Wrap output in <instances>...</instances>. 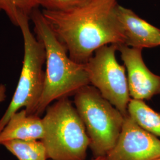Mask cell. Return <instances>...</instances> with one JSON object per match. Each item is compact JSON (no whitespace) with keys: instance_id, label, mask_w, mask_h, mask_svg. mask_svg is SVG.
<instances>
[{"instance_id":"cell-7","label":"cell","mask_w":160,"mask_h":160,"mask_svg":"<svg viewBox=\"0 0 160 160\" xmlns=\"http://www.w3.org/2000/svg\"><path fill=\"white\" fill-rule=\"evenodd\" d=\"M108 160H157L160 158V139L143 129L128 114L118 141Z\"/></svg>"},{"instance_id":"cell-2","label":"cell","mask_w":160,"mask_h":160,"mask_svg":"<svg viewBox=\"0 0 160 160\" xmlns=\"http://www.w3.org/2000/svg\"><path fill=\"white\" fill-rule=\"evenodd\" d=\"M30 20L36 36L46 52L44 87L35 114L40 116L53 101L74 96L90 83L85 64L77 63L70 58L38 8L31 14Z\"/></svg>"},{"instance_id":"cell-10","label":"cell","mask_w":160,"mask_h":160,"mask_svg":"<svg viewBox=\"0 0 160 160\" xmlns=\"http://www.w3.org/2000/svg\"><path fill=\"white\" fill-rule=\"evenodd\" d=\"M43 137L42 119L23 109L13 114L0 132V145L12 140L41 141Z\"/></svg>"},{"instance_id":"cell-11","label":"cell","mask_w":160,"mask_h":160,"mask_svg":"<svg viewBox=\"0 0 160 160\" xmlns=\"http://www.w3.org/2000/svg\"><path fill=\"white\" fill-rule=\"evenodd\" d=\"M128 113L143 129L160 137V114L144 101L131 99L128 106Z\"/></svg>"},{"instance_id":"cell-15","label":"cell","mask_w":160,"mask_h":160,"mask_svg":"<svg viewBox=\"0 0 160 160\" xmlns=\"http://www.w3.org/2000/svg\"><path fill=\"white\" fill-rule=\"evenodd\" d=\"M6 98V87L4 84H0V103L4 102Z\"/></svg>"},{"instance_id":"cell-6","label":"cell","mask_w":160,"mask_h":160,"mask_svg":"<svg viewBox=\"0 0 160 160\" xmlns=\"http://www.w3.org/2000/svg\"><path fill=\"white\" fill-rule=\"evenodd\" d=\"M117 45L103 46L85 64L90 83L123 114L128 113L129 95L125 67L118 62Z\"/></svg>"},{"instance_id":"cell-16","label":"cell","mask_w":160,"mask_h":160,"mask_svg":"<svg viewBox=\"0 0 160 160\" xmlns=\"http://www.w3.org/2000/svg\"><path fill=\"white\" fill-rule=\"evenodd\" d=\"M92 160H108L106 156H104V157H95Z\"/></svg>"},{"instance_id":"cell-17","label":"cell","mask_w":160,"mask_h":160,"mask_svg":"<svg viewBox=\"0 0 160 160\" xmlns=\"http://www.w3.org/2000/svg\"><path fill=\"white\" fill-rule=\"evenodd\" d=\"M160 160V158H159V159H158V160Z\"/></svg>"},{"instance_id":"cell-14","label":"cell","mask_w":160,"mask_h":160,"mask_svg":"<svg viewBox=\"0 0 160 160\" xmlns=\"http://www.w3.org/2000/svg\"><path fill=\"white\" fill-rule=\"evenodd\" d=\"M89 0H36L43 10L53 12H64L78 7Z\"/></svg>"},{"instance_id":"cell-5","label":"cell","mask_w":160,"mask_h":160,"mask_svg":"<svg viewBox=\"0 0 160 160\" xmlns=\"http://www.w3.org/2000/svg\"><path fill=\"white\" fill-rule=\"evenodd\" d=\"M30 18L21 16L18 26L24 43L23 65L17 88L5 113L0 119V132L10 118L24 108L29 114H36L45 82L43 69L46 62V52L43 43L32 33L29 24Z\"/></svg>"},{"instance_id":"cell-13","label":"cell","mask_w":160,"mask_h":160,"mask_svg":"<svg viewBox=\"0 0 160 160\" xmlns=\"http://www.w3.org/2000/svg\"><path fill=\"white\" fill-rule=\"evenodd\" d=\"M38 7L36 0H0V12H4L16 26L19 17L26 16L30 18L32 12Z\"/></svg>"},{"instance_id":"cell-12","label":"cell","mask_w":160,"mask_h":160,"mask_svg":"<svg viewBox=\"0 0 160 160\" xmlns=\"http://www.w3.org/2000/svg\"><path fill=\"white\" fill-rule=\"evenodd\" d=\"M18 160H48L44 144L39 140H12L2 143Z\"/></svg>"},{"instance_id":"cell-8","label":"cell","mask_w":160,"mask_h":160,"mask_svg":"<svg viewBox=\"0 0 160 160\" xmlns=\"http://www.w3.org/2000/svg\"><path fill=\"white\" fill-rule=\"evenodd\" d=\"M118 46L127 72L129 95L131 99L149 100L160 94V76L151 71L143 61L142 49L126 45Z\"/></svg>"},{"instance_id":"cell-4","label":"cell","mask_w":160,"mask_h":160,"mask_svg":"<svg viewBox=\"0 0 160 160\" xmlns=\"http://www.w3.org/2000/svg\"><path fill=\"white\" fill-rule=\"evenodd\" d=\"M74 103L86 128L94 158L106 156L118 141L125 116L90 85L75 94Z\"/></svg>"},{"instance_id":"cell-9","label":"cell","mask_w":160,"mask_h":160,"mask_svg":"<svg viewBox=\"0 0 160 160\" xmlns=\"http://www.w3.org/2000/svg\"><path fill=\"white\" fill-rule=\"evenodd\" d=\"M116 19L124 38V45L143 49L160 46V29L143 20L131 9L117 5Z\"/></svg>"},{"instance_id":"cell-1","label":"cell","mask_w":160,"mask_h":160,"mask_svg":"<svg viewBox=\"0 0 160 160\" xmlns=\"http://www.w3.org/2000/svg\"><path fill=\"white\" fill-rule=\"evenodd\" d=\"M118 1L89 0L67 11L42 12L70 58L77 63L86 64L99 48L124 45L115 14Z\"/></svg>"},{"instance_id":"cell-3","label":"cell","mask_w":160,"mask_h":160,"mask_svg":"<svg viewBox=\"0 0 160 160\" xmlns=\"http://www.w3.org/2000/svg\"><path fill=\"white\" fill-rule=\"evenodd\" d=\"M42 118L45 145L51 160H86L90 139L73 103L68 98L57 100Z\"/></svg>"}]
</instances>
